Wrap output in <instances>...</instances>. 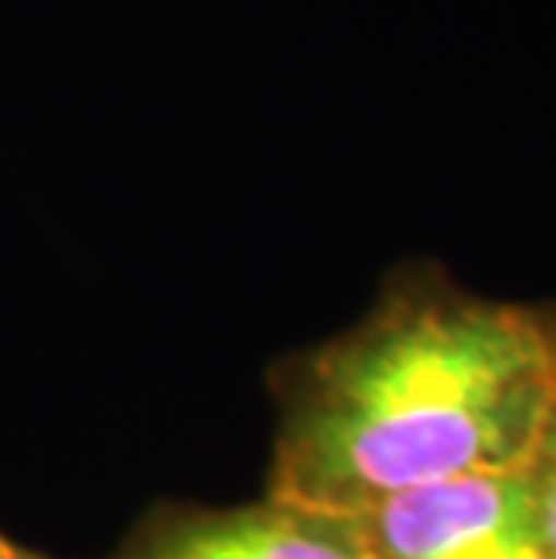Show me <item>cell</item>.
I'll return each instance as SVG.
<instances>
[{"label": "cell", "mask_w": 556, "mask_h": 559, "mask_svg": "<svg viewBox=\"0 0 556 559\" xmlns=\"http://www.w3.org/2000/svg\"><path fill=\"white\" fill-rule=\"evenodd\" d=\"M556 390V311L405 285L286 394L271 498L362 513L524 466Z\"/></svg>", "instance_id": "obj_1"}, {"label": "cell", "mask_w": 556, "mask_h": 559, "mask_svg": "<svg viewBox=\"0 0 556 559\" xmlns=\"http://www.w3.org/2000/svg\"><path fill=\"white\" fill-rule=\"evenodd\" d=\"M351 516L372 559H549L524 466L427 484Z\"/></svg>", "instance_id": "obj_2"}, {"label": "cell", "mask_w": 556, "mask_h": 559, "mask_svg": "<svg viewBox=\"0 0 556 559\" xmlns=\"http://www.w3.org/2000/svg\"><path fill=\"white\" fill-rule=\"evenodd\" d=\"M123 559H372L358 520L286 498L224 513H167Z\"/></svg>", "instance_id": "obj_3"}, {"label": "cell", "mask_w": 556, "mask_h": 559, "mask_svg": "<svg viewBox=\"0 0 556 559\" xmlns=\"http://www.w3.org/2000/svg\"><path fill=\"white\" fill-rule=\"evenodd\" d=\"M524 469L531 480V495H535V513H539L542 542H546V556L556 559V390L546 408V419L539 426L535 444H531Z\"/></svg>", "instance_id": "obj_4"}, {"label": "cell", "mask_w": 556, "mask_h": 559, "mask_svg": "<svg viewBox=\"0 0 556 559\" xmlns=\"http://www.w3.org/2000/svg\"><path fill=\"white\" fill-rule=\"evenodd\" d=\"M0 559H47V556H37L29 549H22L19 542H11L4 531H0Z\"/></svg>", "instance_id": "obj_5"}]
</instances>
